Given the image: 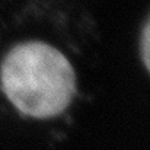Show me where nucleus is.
<instances>
[{"label":"nucleus","mask_w":150,"mask_h":150,"mask_svg":"<svg viewBox=\"0 0 150 150\" xmlns=\"http://www.w3.org/2000/svg\"><path fill=\"white\" fill-rule=\"evenodd\" d=\"M142 58L150 71V18L147 19L142 32Z\"/></svg>","instance_id":"f03ea898"},{"label":"nucleus","mask_w":150,"mask_h":150,"mask_svg":"<svg viewBox=\"0 0 150 150\" xmlns=\"http://www.w3.org/2000/svg\"><path fill=\"white\" fill-rule=\"evenodd\" d=\"M0 85L21 114L45 120L67 109L76 92V74L63 52L47 42L29 41L6 54Z\"/></svg>","instance_id":"f257e3e1"}]
</instances>
